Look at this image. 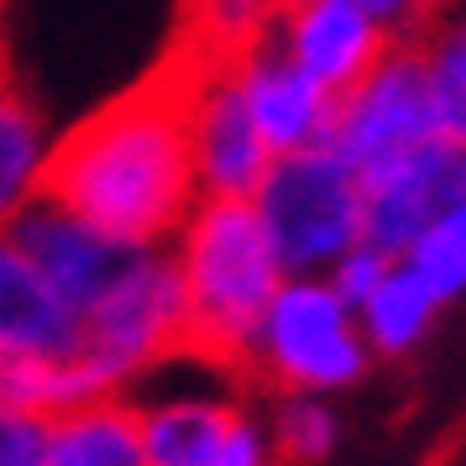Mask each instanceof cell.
Listing matches in <instances>:
<instances>
[{"instance_id": "15", "label": "cell", "mask_w": 466, "mask_h": 466, "mask_svg": "<svg viewBox=\"0 0 466 466\" xmlns=\"http://www.w3.org/2000/svg\"><path fill=\"white\" fill-rule=\"evenodd\" d=\"M47 163L53 137L43 110L0 74V226H11L47 189Z\"/></svg>"}, {"instance_id": "7", "label": "cell", "mask_w": 466, "mask_h": 466, "mask_svg": "<svg viewBox=\"0 0 466 466\" xmlns=\"http://www.w3.org/2000/svg\"><path fill=\"white\" fill-rule=\"evenodd\" d=\"M173 64L184 74V127H189L199 194L252 199V189L273 163V147L262 142L252 110H247V95L236 85V64H194L178 53H173Z\"/></svg>"}, {"instance_id": "2", "label": "cell", "mask_w": 466, "mask_h": 466, "mask_svg": "<svg viewBox=\"0 0 466 466\" xmlns=\"http://www.w3.org/2000/svg\"><path fill=\"white\" fill-rule=\"evenodd\" d=\"M168 252L184 289V351L226 372H247L257 325L289 278L252 199L199 194Z\"/></svg>"}, {"instance_id": "5", "label": "cell", "mask_w": 466, "mask_h": 466, "mask_svg": "<svg viewBox=\"0 0 466 466\" xmlns=\"http://www.w3.org/2000/svg\"><path fill=\"white\" fill-rule=\"evenodd\" d=\"M367 340L357 309L325 273H289L252 336V367L278 393H346L367 372Z\"/></svg>"}, {"instance_id": "17", "label": "cell", "mask_w": 466, "mask_h": 466, "mask_svg": "<svg viewBox=\"0 0 466 466\" xmlns=\"http://www.w3.org/2000/svg\"><path fill=\"white\" fill-rule=\"evenodd\" d=\"M278 26V0H184L178 5V58L236 64L241 53L268 43Z\"/></svg>"}, {"instance_id": "13", "label": "cell", "mask_w": 466, "mask_h": 466, "mask_svg": "<svg viewBox=\"0 0 466 466\" xmlns=\"http://www.w3.org/2000/svg\"><path fill=\"white\" fill-rule=\"evenodd\" d=\"M247 409L220 388H168L137 403L147 466H215Z\"/></svg>"}, {"instance_id": "1", "label": "cell", "mask_w": 466, "mask_h": 466, "mask_svg": "<svg viewBox=\"0 0 466 466\" xmlns=\"http://www.w3.org/2000/svg\"><path fill=\"white\" fill-rule=\"evenodd\" d=\"M127 247H168L199 199L184 127V74L163 64L53 142L47 189Z\"/></svg>"}, {"instance_id": "18", "label": "cell", "mask_w": 466, "mask_h": 466, "mask_svg": "<svg viewBox=\"0 0 466 466\" xmlns=\"http://www.w3.org/2000/svg\"><path fill=\"white\" fill-rule=\"evenodd\" d=\"M268 451L273 461L289 466H315L325 461L340 441V420L325 393H278L273 420H268Z\"/></svg>"}, {"instance_id": "20", "label": "cell", "mask_w": 466, "mask_h": 466, "mask_svg": "<svg viewBox=\"0 0 466 466\" xmlns=\"http://www.w3.org/2000/svg\"><path fill=\"white\" fill-rule=\"evenodd\" d=\"M403 262L441 294V304L466 294V189L424 226V236L403 252Z\"/></svg>"}, {"instance_id": "24", "label": "cell", "mask_w": 466, "mask_h": 466, "mask_svg": "<svg viewBox=\"0 0 466 466\" xmlns=\"http://www.w3.org/2000/svg\"><path fill=\"white\" fill-rule=\"evenodd\" d=\"M461 11V0H414V16H451Z\"/></svg>"}, {"instance_id": "9", "label": "cell", "mask_w": 466, "mask_h": 466, "mask_svg": "<svg viewBox=\"0 0 466 466\" xmlns=\"http://www.w3.org/2000/svg\"><path fill=\"white\" fill-rule=\"evenodd\" d=\"M16 241L26 247V257L37 262V273L58 289V294L85 309L89 299L106 289L116 268L127 262V241H116L110 231H100L95 220H85L79 210H68L64 199L53 194H37L16 220H11Z\"/></svg>"}, {"instance_id": "8", "label": "cell", "mask_w": 466, "mask_h": 466, "mask_svg": "<svg viewBox=\"0 0 466 466\" xmlns=\"http://www.w3.org/2000/svg\"><path fill=\"white\" fill-rule=\"evenodd\" d=\"M367 184V241L403 257L424 236V226L466 189V147L451 137H430L403 157L382 163Z\"/></svg>"}, {"instance_id": "19", "label": "cell", "mask_w": 466, "mask_h": 466, "mask_svg": "<svg viewBox=\"0 0 466 466\" xmlns=\"http://www.w3.org/2000/svg\"><path fill=\"white\" fill-rule=\"evenodd\" d=\"M424 79H430V106H435V131L466 147V16L441 22L420 43Z\"/></svg>"}, {"instance_id": "25", "label": "cell", "mask_w": 466, "mask_h": 466, "mask_svg": "<svg viewBox=\"0 0 466 466\" xmlns=\"http://www.w3.org/2000/svg\"><path fill=\"white\" fill-rule=\"evenodd\" d=\"M283 5H294V0H278V11H283Z\"/></svg>"}, {"instance_id": "21", "label": "cell", "mask_w": 466, "mask_h": 466, "mask_svg": "<svg viewBox=\"0 0 466 466\" xmlns=\"http://www.w3.org/2000/svg\"><path fill=\"white\" fill-rule=\"evenodd\" d=\"M388 268H393V252H382V247H372V241L361 236L357 247H346V252L325 268V278H330V289H336V294L357 309L361 299L382 283V273H388Z\"/></svg>"}, {"instance_id": "23", "label": "cell", "mask_w": 466, "mask_h": 466, "mask_svg": "<svg viewBox=\"0 0 466 466\" xmlns=\"http://www.w3.org/2000/svg\"><path fill=\"white\" fill-rule=\"evenodd\" d=\"M268 461H273L268 435H262L252 420H241V424H236V435H231V445L220 451V461H215V466H268Z\"/></svg>"}, {"instance_id": "6", "label": "cell", "mask_w": 466, "mask_h": 466, "mask_svg": "<svg viewBox=\"0 0 466 466\" xmlns=\"http://www.w3.org/2000/svg\"><path fill=\"white\" fill-rule=\"evenodd\" d=\"M430 137H441V131H435V106H430L420 43L393 37L378 53V64L336 95L325 142L367 178V173H378L382 163L403 157L409 147H420Z\"/></svg>"}, {"instance_id": "12", "label": "cell", "mask_w": 466, "mask_h": 466, "mask_svg": "<svg viewBox=\"0 0 466 466\" xmlns=\"http://www.w3.org/2000/svg\"><path fill=\"white\" fill-rule=\"evenodd\" d=\"M0 351L79 357V309L37 273L11 226H0Z\"/></svg>"}, {"instance_id": "10", "label": "cell", "mask_w": 466, "mask_h": 466, "mask_svg": "<svg viewBox=\"0 0 466 466\" xmlns=\"http://www.w3.org/2000/svg\"><path fill=\"white\" fill-rule=\"evenodd\" d=\"M273 43L309 79H319L330 95H340L351 79H361L378 64V53L393 43V32L372 11H361L357 0H294V5L278 11Z\"/></svg>"}, {"instance_id": "16", "label": "cell", "mask_w": 466, "mask_h": 466, "mask_svg": "<svg viewBox=\"0 0 466 466\" xmlns=\"http://www.w3.org/2000/svg\"><path fill=\"white\" fill-rule=\"evenodd\" d=\"M441 309H445L441 294L403 257H393V268L382 273V283L357 304V325L372 357H409L430 336V325H435Z\"/></svg>"}, {"instance_id": "11", "label": "cell", "mask_w": 466, "mask_h": 466, "mask_svg": "<svg viewBox=\"0 0 466 466\" xmlns=\"http://www.w3.org/2000/svg\"><path fill=\"white\" fill-rule=\"evenodd\" d=\"M236 85H241L247 110H252L257 131H262V142L273 152L315 147V142L330 137V106H336V95L319 79H309L273 37L236 58Z\"/></svg>"}, {"instance_id": "22", "label": "cell", "mask_w": 466, "mask_h": 466, "mask_svg": "<svg viewBox=\"0 0 466 466\" xmlns=\"http://www.w3.org/2000/svg\"><path fill=\"white\" fill-rule=\"evenodd\" d=\"M0 466H47V414L0 403Z\"/></svg>"}, {"instance_id": "3", "label": "cell", "mask_w": 466, "mask_h": 466, "mask_svg": "<svg viewBox=\"0 0 466 466\" xmlns=\"http://www.w3.org/2000/svg\"><path fill=\"white\" fill-rule=\"evenodd\" d=\"M252 210L283 273H325L367 236V184L330 142H315L273 152L262 184L252 189Z\"/></svg>"}, {"instance_id": "4", "label": "cell", "mask_w": 466, "mask_h": 466, "mask_svg": "<svg viewBox=\"0 0 466 466\" xmlns=\"http://www.w3.org/2000/svg\"><path fill=\"white\" fill-rule=\"evenodd\" d=\"M79 357L110 393L184 357V289L168 247H131L116 278L79 309Z\"/></svg>"}, {"instance_id": "14", "label": "cell", "mask_w": 466, "mask_h": 466, "mask_svg": "<svg viewBox=\"0 0 466 466\" xmlns=\"http://www.w3.org/2000/svg\"><path fill=\"white\" fill-rule=\"evenodd\" d=\"M47 466H147L137 403L100 393L47 414Z\"/></svg>"}]
</instances>
